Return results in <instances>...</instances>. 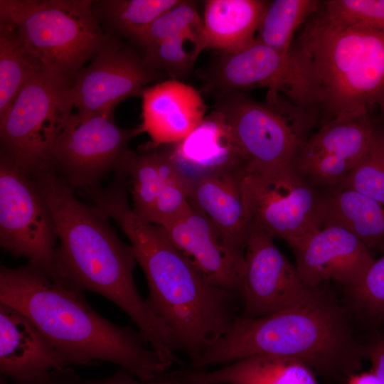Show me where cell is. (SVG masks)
Returning <instances> with one entry per match:
<instances>
[{
  "label": "cell",
  "mask_w": 384,
  "mask_h": 384,
  "mask_svg": "<svg viewBox=\"0 0 384 384\" xmlns=\"http://www.w3.org/2000/svg\"><path fill=\"white\" fill-rule=\"evenodd\" d=\"M88 198L128 238L148 282L147 304L169 329L177 350L196 361L231 328L240 298L210 284L161 226L134 212L124 179L92 190Z\"/></svg>",
  "instance_id": "1"
},
{
  "label": "cell",
  "mask_w": 384,
  "mask_h": 384,
  "mask_svg": "<svg viewBox=\"0 0 384 384\" xmlns=\"http://www.w3.org/2000/svg\"><path fill=\"white\" fill-rule=\"evenodd\" d=\"M31 176L49 205L59 240L51 277L107 299L131 318L149 345L163 344L169 329L138 292L134 250L118 237L110 218L95 205L81 201L76 190L51 169Z\"/></svg>",
  "instance_id": "2"
},
{
  "label": "cell",
  "mask_w": 384,
  "mask_h": 384,
  "mask_svg": "<svg viewBox=\"0 0 384 384\" xmlns=\"http://www.w3.org/2000/svg\"><path fill=\"white\" fill-rule=\"evenodd\" d=\"M0 303L26 316L68 366L109 362L146 383L169 370L139 330L107 320L83 292L36 266L1 267Z\"/></svg>",
  "instance_id": "3"
},
{
  "label": "cell",
  "mask_w": 384,
  "mask_h": 384,
  "mask_svg": "<svg viewBox=\"0 0 384 384\" xmlns=\"http://www.w3.org/2000/svg\"><path fill=\"white\" fill-rule=\"evenodd\" d=\"M360 351L345 313L319 289L309 301L270 315H239L190 368L206 370L252 356L274 355L302 361L322 376L348 378L360 368Z\"/></svg>",
  "instance_id": "4"
},
{
  "label": "cell",
  "mask_w": 384,
  "mask_h": 384,
  "mask_svg": "<svg viewBox=\"0 0 384 384\" xmlns=\"http://www.w3.org/2000/svg\"><path fill=\"white\" fill-rule=\"evenodd\" d=\"M292 56L324 124L384 110V31L334 19L320 8L298 31Z\"/></svg>",
  "instance_id": "5"
},
{
  "label": "cell",
  "mask_w": 384,
  "mask_h": 384,
  "mask_svg": "<svg viewBox=\"0 0 384 384\" xmlns=\"http://www.w3.org/2000/svg\"><path fill=\"white\" fill-rule=\"evenodd\" d=\"M0 22L16 28L45 70L71 83L111 37L90 0H0Z\"/></svg>",
  "instance_id": "6"
},
{
  "label": "cell",
  "mask_w": 384,
  "mask_h": 384,
  "mask_svg": "<svg viewBox=\"0 0 384 384\" xmlns=\"http://www.w3.org/2000/svg\"><path fill=\"white\" fill-rule=\"evenodd\" d=\"M72 83L46 70L0 117V156L31 175L50 168L52 148L74 107Z\"/></svg>",
  "instance_id": "7"
},
{
  "label": "cell",
  "mask_w": 384,
  "mask_h": 384,
  "mask_svg": "<svg viewBox=\"0 0 384 384\" xmlns=\"http://www.w3.org/2000/svg\"><path fill=\"white\" fill-rule=\"evenodd\" d=\"M215 109L227 119L246 167L294 163L315 118L280 96L258 102L242 92L217 94Z\"/></svg>",
  "instance_id": "8"
},
{
  "label": "cell",
  "mask_w": 384,
  "mask_h": 384,
  "mask_svg": "<svg viewBox=\"0 0 384 384\" xmlns=\"http://www.w3.org/2000/svg\"><path fill=\"white\" fill-rule=\"evenodd\" d=\"M241 184L252 226L292 247L321 228L320 193L294 163L245 167Z\"/></svg>",
  "instance_id": "9"
},
{
  "label": "cell",
  "mask_w": 384,
  "mask_h": 384,
  "mask_svg": "<svg viewBox=\"0 0 384 384\" xmlns=\"http://www.w3.org/2000/svg\"><path fill=\"white\" fill-rule=\"evenodd\" d=\"M139 127H119L113 114L72 112L50 153V168L75 190L100 186L110 172H124Z\"/></svg>",
  "instance_id": "10"
},
{
  "label": "cell",
  "mask_w": 384,
  "mask_h": 384,
  "mask_svg": "<svg viewBox=\"0 0 384 384\" xmlns=\"http://www.w3.org/2000/svg\"><path fill=\"white\" fill-rule=\"evenodd\" d=\"M55 220L33 177L0 156V245L52 276Z\"/></svg>",
  "instance_id": "11"
},
{
  "label": "cell",
  "mask_w": 384,
  "mask_h": 384,
  "mask_svg": "<svg viewBox=\"0 0 384 384\" xmlns=\"http://www.w3.org/2000/svg\"><path fill=\"white\" fill-rule=\"evenodd\" d=\"M272 238L252 226L244 255L240 316L257 318L303 304L319 288L306 284Z\"/></svg>",
  "instance_id": "12"
},
{
  "label": "cell",
  "mask_w": 384,
  "mask_h": 384,
  "mask_svg": "<svg viewBox=\"0 0 384 384\" xmlns=\"http://www.w3.org/2000/svg\"><path fill=\"white\" fill-rule=\"evenodd\" d=\"M268 88L267 97L282 92L287 100L311 112L309 91L292 57H285L255 40L247 47L222 53L206 77L204 89L215 94Z\"/></svg>",
  "instance_id": "13"
},
{
  "label": "cell",
  "mask_w": 384,
  "mask_h": 384,
  "mask_svg": "<svg viewBox=\"0 0 384 384\" xmlns=\"http://www.w3.org/2000/svg\"><path fill=\"white\" fill-rule=\"evenodd\" d=\"M166 74L149 68L143 57L111 36L73 80L74 107L79 112L113 114L124 100L142 95L145 86Z\"/></svg>",
  "instance_id": "14"
},
{
  "label": "cell",
  "mask_w": 384,
  "mask_h": 384,
  "mask_svg": "<svg viewBox=\"0 0 384 384\" xmlns=\"http://www.w3.org/2000/svg\"><path fill=\"white\" fill-rule=\"evenodd\" d=\"M161 226L175 247L212 285L240 299L245 253L189 203L176 218Z\"/></svg>",
  "instance_id": "15"
},
{
  "label": "cell",
  "mask_w": 384,
  "mask_h": 384,
  "mask_svg": "<svg viewBox=\"0 0 384 384\" xmlns=\"http://www.w3.org/2000/svg\"><path fill=\"white\" fill-rule=\"evenodd\" d=\"M292 249L300 277L313 288L328 280L353 285L375 260L361 240L335 225L320 228Z\"/></svg>",
  "instance_id": "16"
},
{
  "label": "cell",
  "mask_w": 384,
  "mask_h": 384,
  "mask_svg": "<svg viewBox=\"0 0 384 384\" xmlns=\"http://www.w3.org/2000/svg\"><path fill=\"white\" fill-rule=\"evenodd\" d=\"M68 367L48 338L23 313L0 303V372L15 384H50Z\"/></svg>",
  "instance_id": "17"
},
{
  "label": "cell",
  "mask_w": 384,
  "mask_h": 384,
  "mask_svg": "<svg viewBox=\"0 0 384 384\" xmlns=\"http://www.w3.org/2000/svg\"><path fill=\"white\" fill-rule=\"evenodd\" d=\"M166 149L190 184L214 174L240 172L247 165L230 124L216 109L186 137Z\"/></svg>",
  "instance_id": "18"
},
{
  "label": "cell",
  "mask_w": 384,
  "mask_h": 384,
  "mask_svg": "<svg viewBox=\"0 0 384 384\" xmlns=\"http://www.w3.org/2000/svg\"><path fill=\"white\" fill-rule=\"evenodd\" d=\"M140 133H146L154 147L176 144L203 120L206 105L193 87L168 80L146 87L142 94Z\"/></svg>",
  "instance_id": "19"
},
{
  "label": "cell",
  "mask_w": 384,
  "mask_h": 384,
  "mask_svg": "<svg viewBox=\"0 0 384 384\" xmlns=\"http://www.w3.org/2000/svg\"><path fill=\"white\" fill-rule=\"evenodd\" d=\"M242 171L214 174L193 182L188 201L235 249L245 253L252 225L241 184Z\"/></svg>",
  "instance_id": "20"
},
{
  "label": "cell",
  "mask_w": 384,
  "mask_h": 384,
  "mask_svg": "<svg viewBox=\"0 0 384 384\" xmlns=\"http://www.w3.org/2000/svg\"><path fill=\"white\" fill-rule=\"evenodd\" d=\"M173 384H319L314 371L293 358L257 355L213 370H171Z\"/></svg>",
  "instance_id": "21"
},
{
  "label": "cell",
  "mask_w": 384,
  "mask_h": 384,
  "mask_svg": "<svg viewBox=\"0 0 384 384\" xmlns=\"http://www.w3.org/2000/svg\"><path fill=\"white\" fill-rule=\"evenodd\" d=\"M268 4L264 0L206 1L200 52L208 48L233 53L254 43Z\"/></svg>",
  "instance_id": "22"
},
{
  "label": "cell",
  "mask_w": 384,
  "mask_h": 384,
  "mask_svg": "<svg viewBox=\"0 0 384 384\" xmlns=\"http://www.w3.org/2000/svg\"><path fill=\"white\" fill-rule=\"evenodd\" d=\"M321 227L341 226L369 249L384 239V206L354 190L335 186L320 194Z\"/></svg>",
  "instance_id": "23"
},
{
  "label": "cell",
  "mask_w": 384,
  "mask_h": 384,
  "mask_svg": "<svg viewBox=\"0 0 384 384\" xmlns=\"http://www.w3.org/2000/svg\"><path fill=\"white\" fill-rule=\"evenodd\" d=\"M378 131L370 112L345 114L321 124L316 134L309 137L299 153L329 154L356 165L368 151Z\"/></svg>",
  "instance_id": "24"
},
{
  "label": "cell",
  "mask_w": 384,
  "mask_h": 384,
  "mask_svg": "<svg viewBox=\"0 0 384 384\" xmlns=\"http://www.w3.org/2000/svg\"><path fill=\"white\" fill-rule=\"evenodd\" d=\"M42 70L16 28L0 22V117L28 82Z\"/></svg>",
  "instance_id": "25"
},
{
  "label": "cell",
  "mask_w": 384,
  "mask_h": 384,
  "mask_svg": "<svg viewBox=\"0 0 384 384\" xmlns=\"http://www.w3.org/2000/svg\"><path fill=\"white\" fill-rule=\"evenodd\" d=\"M124 172L131 186L132 210L144 220L164 186L171 179L181 176L166 147L140 154L133 151Z\"/></svg>",
  "instance_id": "26"
},
{
  "label": "cell",
  "mask_w": 384,
  "mask_h": 384,
  "mask_svg": "<svg viewBox=\"0 0 384 384\" xmlns=\"http://www.w3.org/2000/svg\"><path fill=\"white\" fill-rule=\"evenodd\" d=\"M181 0H97L92 10L104 31L129 40Z\"/></svg>",
  "instance_id": "27"
},
{
  "label": "cell",
  "mask_w": 384,
  "mask_h": 384,
  "mask_svg": "<svg viewBox=\"0 0 384 384\" xmlns=\"http://www.w3.org/2000/svg\"><path fill=\"white\" fill-rule=\"evenodd\" d=\"M317 0L269 1L256 40L285 57L291 56L295 33L320 8Z\"/></svg>",
  "instance_id": "28"
},
{
  "label": "cell",
  "mask_w": 384,
  "mask_h": 384,
  "mask_svg": "<svg viewBox=\"0 0 384 384\" xmlns=\"http://www.w3.org/2000/svg\"><path fill=\"white\" fill-rule=\"evenodd\" d=\"M202 29L203 19L195 4L191 1L181 0L158 16L132 41L144 48L163 39L182 35L194 37L200 42Z\"/></svg>",
  "instance_id": "29"
},
{
  "label": "cell",
  "mask_w": 384,
  "mask_h": 384,
  "mask_svg": "<svg viewBox=\"0 0 384 384\" xmlns=\"http://www.w3.org/2000/svg\"><path fill=\"white\" fill-rule=\"evenodd\" d=\"M188 43L196 44L201 53L198 40L182 35L163 39L144 48L143 60L149 68L178 80L190 73L199 55L196 48H187Z\"/></svg>",
  "instance_id": "30"
},
{
  "label": "cell",
  "mask_w": 384,
  "mask_h": 384,
  "mask_svg": "<svg viewBox=\"0 0 384 384\" xmlns=\"http://www.w3.org/2000/svg\"><path fill=\"white\" fill-rule=\"evenodd\" d=\"M384 205V141L381 130L367 153L338 185Z\"/></svg>",
  "instance_id": "31"
},
{
  "label": "cell",
  "mask_w": 384,
  "mask_h": 384,
  "mask_svg": "<svg viewBox=\"0 0 384 384\" xmlns=\"http://www.w3.org/2000/svg\"><path fill=\"white\" fill-rule=\"evenodd\" d=\"M348 287L361 312L373 321H384V255L374 260L362 277Z\"/></svg>",
  "instance_id": "32"
},
{
  "label": "cell",
  "mask_w": 384,
  "mask_h": 384,
  "mask_svg": "<svg viewBox=\"0 0 384 384\" xmlns=\"http://www.w3.org/2000/svg\"><path fill=\"white\" fill-rule=\"evenodd\" d=\"M320 10L334 19L384 31V0H326Z\"/></svg>",
  "instance_id": "33"
},
{
  "label": "cell",
  "mask_w": 384,
  "mask_h": 384,
  "mask_svg": "<svg viewBox=\"0 0 384 384\" xmlns=\"http://www.w3.org/2000/svg\"><path fill=\"white\" fill-rule=\"evenodd\" d=\"M191 184L181 176L169 181L162 188L145 221L163 224L178 217L189 205Z\"/></svg>",
  "instance_id": "34"
},
{
  "label": "cell",
  "mask_w": 384,
  "mask_h": 384,
  "mask_svg": "<svg viewBox=\"0 0 384 384\" xmlns=\"http://www.w3.org/2000/svg\"><path fill=\"white\" fill-rule=\"evenodd\" d=\"M50 384H152L143 382L127 370L120 368L112 375L102 379L87 380L79 376L73 370L68 367L53 373Z\"/></svg>",
  "instance_id": "35"
},
{
  "label": "cell",
  "mask_w": 384,
  "mask_h": 384,
  "mask_svg": "<svg viewBox=\"0 0 384 384\" xmlns=\"http://www.w3.org/2000/svg\"><path fill=\"white\" fill-rule=\"evenodd\" d=\"M363 356L372 363V370L381 384H384V336L378 338L362 351Z\"/></svg>",
  "instance_id": "36"
},
{
  "label": "cell",
  "mask_w": 384,
  "mask_h": 384,
  "mask_svg": "<svg viewBox=\"0 0 384 384\" xmlns=\"http://www.w3.org/2000/svg\"><path fill=\"white\" fill-rule=\"evenodd\" d=\"M345 384H381L375 373L370 370L368 372L353 373Z\"/></svg>",
  "instance_id": "37"
},
{
  "label": "cell",
  "mask_w": 384,
  "mask_h": 384,
  "mask_svg": "<svg viewBox=\"0 0 384 384\" xmlns=\"http://www.w3.org/2000/svg\"><path fill=\"white\" fill-rule=\"evenodd\" d=\"M0 384H11L9 383L6 378L1 375L0 377Z\"/></svg>",
  "instance_id": "38"
},
{
  "label": "cell",
  "mask_w": 384,
  "mask_h": 384,
  "mask_svg": "<svg viewBox=\"0 0 384 384\" xmlns=\"http://www.w3.org/2000/svg\"><path fill=\"white\" fill-rule=\"evenodd\" d=\"M382 112H383V119H384V110H382ZM381 133H382L383 139V141H384V129L383 130H381Z\"/></svg>",
  "instance_id": "39"
},
{
  "label": "cell",
  "mask_w": 384,
  "mask_h": 384,
  "mask_svg": "<svg viewBox=\"0 0 384 384\" xmlns=\"http://www.w3.org/2000/svg\"><path fill=\"white\" fill-rule=\"evenodd\" d=\"M155 384H161V383H159L155 382Z\"/></svg>",
  "instance_id": "40"
}]
</instances>
